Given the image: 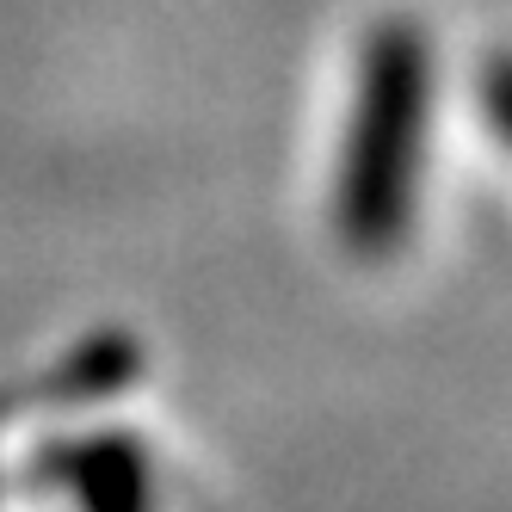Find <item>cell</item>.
<instances>
[{
    "mask_svg": "<svg viewBox=\"0 0 512 512\" xmlns=\"http://www.w3.org/2000/svg\"><path fill=\"white\" fill-rule=\"evenodd\" d=\"M426 93L432 68L420 31L408 25L377 31L340 155V235L352 253H389L408 235V204L420 192V149H426Z\"/></svg>",
    "mask_w": 512,
    "mask_h": 512,
    "instance_id": "obj_1",
    "label": "cell"
}]
</instances>
